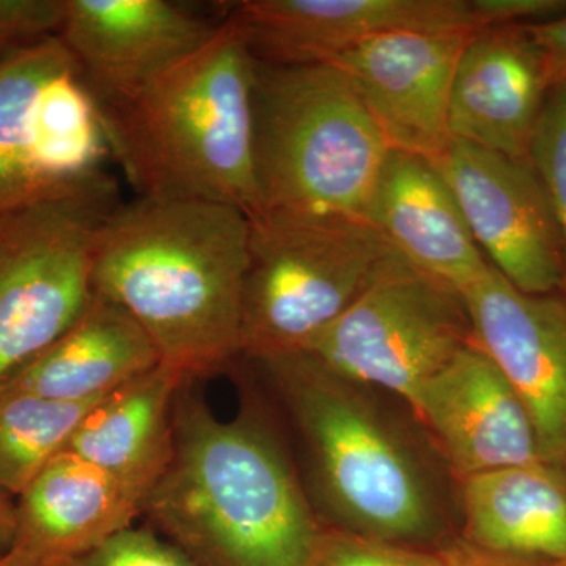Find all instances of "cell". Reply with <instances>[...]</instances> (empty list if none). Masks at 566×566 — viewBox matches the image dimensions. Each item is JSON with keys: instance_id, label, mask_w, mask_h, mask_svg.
<instances>
[{"instance_id": "obj_1", "label": "cell", "mask_w": 566, "mask_h": 566, "mask_svg": "<svg viewBox=\"0 0 566 566\" xmlns=\"http://www.w3.org/2000/svg\"><path fill=\"white\" fill-rule=\"evenodd\" d=\"M243 360L266 386L323 526L434 549L458 534L457 480L405 401L307 352Z\"/></svg>"}, {"instance_id": "obj_2", "label": "cell", "mask_w": 566, "mask_h": 566, "mask_svg": "<svg viewBox=\"0 0 566 566\" xmlns=\"http://www.w3.org/2000/svg\"><path fill=\"white\" fill-rule=\"evenodd\" d=\"M202 382L178 389L172 458L142 502L147 526L197 566H314L323 524L266 394L248 375L222 420Z\"/></svg>"}, {"instance_id": "obj_3", "label": "cell", "mask_w": 566, "mask_h": 566, "mask_svg": "<svg viewBox=\"0 0 566 566\" xmlns=\"http://www.w3.org/2000/svg\"><path fill=\"white\" fill-rule=\"evenodd\" d=\"M249 216L230 205L139 197L96 244V294L140 324L161 363L205 381L241 360Z\"/></svg>"}, {"instance_id": "obj_4", "label": "cell", "mask_w": 566, "mask_h": 566, "mask_svg": "<svg viewBox=\"0 0 566 566\" xmlns=\"http://www.w3.org/2000/svg\"><path fill=\"white\" fill-rule=\"evenodd\" d=\"M256 61L229 20L139 93L102 106L109 151L139 197L260 212Z\"/></svg>"}, {"instance_id": "obj_5", "label": "cell", "mask_w": 566, "mask_h": 566, "mask_svg": "<svg viewBox=\"0 0 566 566\" xmlns=\"http://www.w3.org/2000/svg\"><path fill=\"white\" fill-rule=\"evenodd\" d=\"M253 114L260 212L364 218L390 147L344 71L256 61Z\"/></svg>"}, {"instance_id": "obj_6", "label": "cell", "mask_w": 566, "mask_h": 566, "mask_svg": "<svg viewBox=\"0 0 566 566\" xmlns=\"http://www.w3.org/2000/svg\"><path fill=\"white\" fill-rule=\"evenodd\" d=\"M397 255L357 216H251L241 357L303 352Z\"/></svg>"}, {"instance_id": "obj_7", "label": "cell", "mask_w": 566, "mask_h": 566, "mask_svg": "<svg viewBox=\"0 0 566 566\" xmlns=\"http://www.w3.org/2000/svg\"><path fill=\"white\" fill-rule=\"evenodd\" d=\"M118 205L117 185L99 172L0 212V389L91 307L96 244Z\"/></svg>"}, {"instance_id": "obj_8", "label": "cell", "mask_w": 566, "mask_h": 566, "mask_svg": "<svg viewBox=\"0 0 566 566\" xmlns=\"http://www.w3.org/2000/svg\"><path fill=\"white\" fill-rule=\"evenodd\" d=\"M472 342L464 294L398 253L303 352L411 408L420 387Z\"/></svg>"}, {"instance_id": "obj_9", "label": "cell", "mask_w": 566, "mask_h": 566, "mask_svg": "<svg viewBox=\"0 0 566 566\" xmlns=\"http://www.w3.org/2000/svg\"><path fill=\"white\" fill-rule=\"evenodd\" d=\"M77 66L61 36L0 61V212L85 181V120L71 85Z\"/></svg>"}, {"instance_id": "obj_10", "label": "cell", "mask_w": 566, "mask_h": 566, "mask_svg": "<svg viewBox=\"0 0 566 566\" xmlns=\"http://www.w3.org/2000/svg\"><path fill=\"white\" fill-rule=\"evenodd\" d=\"M452 189L480 251L527 294L565 286L564 244L553 205L528 161L452 139L430 159Z\"/></svg>"}, {"instance_id": "obj_11", "label": "cell", "mask_w": 566, "mask_h": 566, "mask_svg": "<svg viewBox=\"0 0 566 566\" xmlns=\"http://www.w3.org/2000/svg\"><path fill=\"white\" fill-rule=\"evenodd\" d=\"M463 294L475 344L526 406L539 457L566 469V296L520 292L493 266Z\"/></svg>"}, {"instance_id": "obj_12", "label": "cell", "mask_w": 566, "mask_h": 566, "mask_svg": "<svg viewBox=\"0 0 566 566\" xmlns=\"http://www.w3.org/2000/svg\"><path fill=\"white\" fill-rule=\"evenodd\" d=\"M227 20L270 65L329 63L385 33L479 29L471 0H245Z\"/></svg>"}, {"instance_id": "obj_13", "label": "cell", "mask_w": 566, "mask_h": 566, "mask_svg": "<svg viewBox=\"0 0 566 566\" xmlns=\"http://www.w3.org/2000/svg\"><path fill=\"white\" fill-rule=\"evenodd\" d=\"M471 32H392L335 57L390 150L434 159L452 140L450 92Z\"/></svg>"}, {"instance_id": "obj_14", "label": "cell", "mask_w": 566, "mask_h": 566, "mask_svg": "<svg viewBox=\"0 0 566 566\" xmlns=\"http://www.w3.org/2000/svg\"><path fill=\"white\" fill-rule=\"evenodd\" d=\"M411 411L457 483L542 460L526 406L475 340L420 387Z\"/></svg>"}, {"instance_id": "obj_15", "label": "cell", "mask_w": 566, "mask_h": 566, "mask_svg": "<svg viewBox=\"0 0 566 566\" xmlns=\"http://www.w3.org/2000/svg\"><path fill=\"white\" fill-rule=\"evenodd\" d=\"M216 28L167 0H65L59 36L96 102L107 106L199 50Z\"/></svg>"}, {"instance_id": "obj_16", "label": "cell", "mask_w": 566, "mask_h": 566, "mask_svg": "<svg viewBox=\"0 0 566 566\" xmlns=\"http://www.w3.org/2000/svg\"><path fill=\"white\" fill-rule=\"evenodd\" d=\"M547 95L542 51L527 25L476 29L453 76L450 137L531 163Z\"/></svg>"}, {"instance_id": "obj_17", "label": "cell", "mask_w": 566, "mask_h": 566, "mask_svg": "<svg viewBox=\"0 0 566 566\" xmlns=\"http://www.w3.org/2000/svg\"><path fill=\"white\" fill-rule=\"evenodd\" d=\"M142 516L139 502L98 468L63 452L17 497L2 566H73Z\"/></svg>"}, {"instance_id": "obj_18", "label": "cell", "mask_w": 566, "mask_h": 566, "mask_svg": "<svg viewBox=\"0 0 566 566\" xmlns=\"http://www.w3.org/2000/svg\"><path fill=\"white\" fill-rule=\"evenodd\" d=\"M364 218L405 260L461 293L491 270L452 189L423 156L389 151Z\"/></svg>"}, {"instance_id": "obj_19", "label": "cell", "mask_w": 566, "mask_h": 566, "mask_svg": "<svg viewBox=\"0 0 566 566\" xmlns=\"http://www.w3.org/2000/svg\"><path fill=\"white\" fill-rule=\"evenodd\" d=\"M185 376L167 364L107 394L74 431L66 452L87 461L140 504L174 452V406Z\"/></svg>"}, {"instance_id": "obj_20", "label": "cell", "mask_w": 566, "mask_h": 566, "mask_svg": "<svg viewBox=\"0 0 566 566\" xmlns=\"http://www.w3.org/2000/svg\"><path fill=\"white\" fill-rule=\"evenodd\" d=\"M458 534L499 553L566 562V469L534 461L458 482Z\"/></svg>"}, {"instance_id": "obj_21", "label": "cell", "mask_w": 566, "mask_h": 566, "mask_svg": "<svg viewBox=\"0 0 566 566\" xmlns=\"http://www.w3.org/2000/svg\"><path fill=\"white\" fill-rule=\"evenodd\" d=\"M159 364L158 349L140 324L96 294L85 314L6 386L51 400L92 403Z\"/></svg>"}, {"instance_id": "obj_22", "label": "cell", "mask_w": 566, "mask_h": 566, "mask_svg": "<svg viewBox=\"0 0 566 566\" xmlns=\"http://www.w3.org/2000/svg\"><path fill=\"white\" fill-rule=\"evenodd\" d=\"M99 401V400H98ZM92 403L0 389V486L18 497L63 452Z\"/></svg>"}, {"instance_id": "obj_23", "label": "cell", "mask_w": 566, "mask_h": 566, "mask_svg": "<svg viewBox=\"0 0 566 566\" xmlns=\"http://www.w3.org/2000/svg\"><path fill=\"white\" fill-rule=\"evenodd\" d=\"M314 566H446L434 547L323 526Z\"/></svg>"}, {"instance_id": "obj_24", "label": "cell", "mask_w": 566, "mask_h": 566, "mask_svg": "<svg viewBox=\"0 0 566 566\" xmlns=\"http://www.w3.org/2000/svg\"><path fill=\"white\" fill-rule=\"evenodd\" d=\"M531 164L545 185L564 244L566 286V91L547 95L531 147Z\"/></svg>"}, {"instance_id": "obj_25", "label": "cell", "mask_w": 566, "mask_h": 566, "mask_svg": "<svg viewBox=\"0 0 566 566\" xmlns=\"http://www.w3.org/2000/svg\"><path fill=\"white\" fill-rule=\"evenodd\" d=\"M65 0H0V61L61 35Z\"/></svg>"}, {"instance_id": "obj_26", "label": "cell", "mask_w": 566, "mask_h": 566, "mask_svg": "<svg viewBox=\"0 0 566 566\" xmlns=\"http://www.w3.org/2000/svg\"><path fill=\"white\" fill-rule=\"evenodd\" d=\"M73 566H197L151 527H128L82 557Z\"/></svg>"}, {"instance_id": "obj_27", "label": "cell", "mask_w": 566, "mask_h": 566, "mask_svg": "<svg viewBox=\"0 0 566 566\" xmlns=\"http://www.w3.org/2000/svg\"><path fill=\"white\" fill-rule=\"evenodd\" d=\"M476 28L534 25L566 14V0H471Z\"/></svg>"}, {"instance_id": "obj_28", "label": "cell", "mask_w": 566, "mask_h": 566, "mask_svg": "<svg viewBox=\"0 0 566 566\" xmlns=\"http://www.w3.org/2000/svg\"><path fill=\"white\" fill-rule=\"evenodd\" d=\"M446 566H560L543 558L515 556L499 553L468 542L460 534L450 536L442 545L436 547Z\"/></svg>"}, {"instance_id": "obj_29", "label": "cell", "mask_w": 566, "mask_h": 566, "mask_svg": "<svg viewBox=\"0 0 566 566\" xmlns=\"http://www.w3.org/2000/svg\"><path fill=\"white\" fill-rule=\"evenodd\" d=\"M542 51L549 92L566 91V14L557 20L527 25Z\"/></svg>"}, {"instance_id": "obj_30", "label": "cell", "mask_w": 566, "mask_h": 566, "mask_svg": "<svg viewBox=\"0 0 566 566\" xmlns=\"http://www.w3.org/2000/svg\"><path fill=\"white\" fill-rule=\"evenodd\" d=\"M17 528V497L0 486V557L9 551Z\"/></svg>"}, {"instance_id": "obj_31", "label": "cell", "mask_w": 566, "mask_h": 566, "mask_svg": "<svg viewBox=\"0 0 566 566\" xmlns=\"http://www.w3.org/2000/svg\"><path fill=\"white\" fill-rule=\"evenodd\" d=\"M560 566H566V562H565V564H560Z\"/></svg>"}, {"instance_id": "obj_32", "label": "cell", "mask_w": 566, "mask_h": 566, "mask_svg": "<svg viewBox=\"0 0 566 566\" xmlns=\"http://www.w3.org/2000/svg\"><path fill=\"white\" fill-rule=\"evenodd\" d=\"M0 566H2V564H0Z\"/></svg>"}]
</instances>
